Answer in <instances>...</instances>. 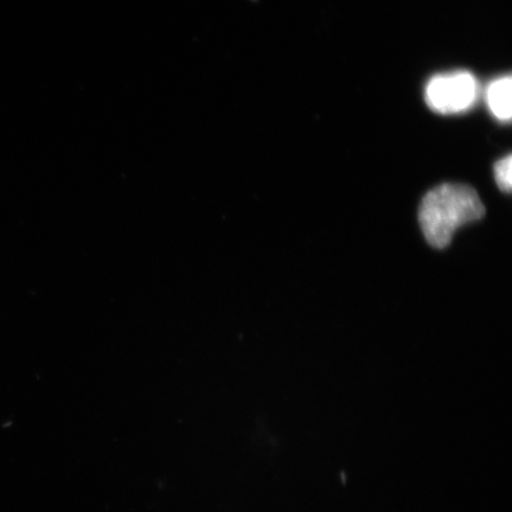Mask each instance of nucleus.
Segmentation results:
<instances>
[{
    "label": "nucleus",
    "instance_id": "1",
    "mask_svg": "<svg viewBox=\"0 0 512 512\" xmlns=\"http://www.w3.org/2000/svg\"><path fill=\"white\" fill-rule=\"evenodd\" d=\"M484 215V204L475 189L465 184L446 183L424 197L419 222L427 242L432 247L445 248L460 227Z\"/></svg>",
    "mask_w": 512,
    "mask_h": 512
},
{
    "label": "nucleus",
    "instance_id": "2",
    "mask_svg": "<svg viewBox=\"0 0 512 512\" xmlns=\"http://www.w3.org/2000/svg\"><path fill=\"white\" fill-rule=\"evenodd\" d=\"M478 83L470 73L454 72L435 76L426 87V100L441 114L463 113L475 104Z\"/></svg>",
    "mask_w": 512,
    "mask_h": 512
},
{
    "label": "nucleus",
    "instance_id": "3",
    "mask_svg": "<svg viewBox=\"0 0 512 512\" xmlns=\"http://www.w3.org/2000/svg\"><path fill=\"white\" fill-rule=\"evenodd\" d=\"M511 89L510 76L499 78L491 83L486 92V101L494 117L501 121L511 119Z\"/></svg>",
    "mask_w": 512,
    "mask_h": 512
},
{
    "label": "nucleus",
    "instance_id": "4",
    "mask_svg": "<svg viewBox=\"0 0 512 512\" xmlns=\"http://www.w3.org/2000/svg\"><path fill=\"white\" fill-rule=\"evenodd\" d=\"M496 183L504 192H510L512 188V158L510 155L498 160L495 164Z\"/></svg>",
    "mask_w": 512,
    "mask_h": 512
}]
</instances>
